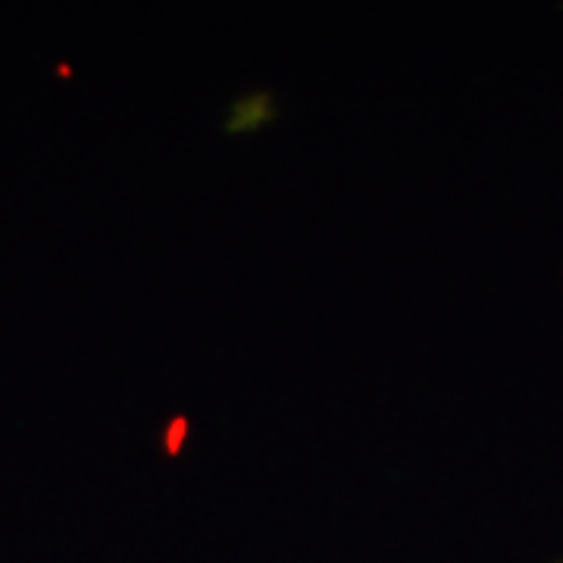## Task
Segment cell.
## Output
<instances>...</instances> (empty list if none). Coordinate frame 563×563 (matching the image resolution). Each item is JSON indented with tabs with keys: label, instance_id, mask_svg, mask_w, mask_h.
<instances>
[{
	"label": "cell",
	"instance_id": "6da1fadb",
	"mask_svg": "<svg viewBox=\"0 0 563 563\" xmlns=\"http://www.w3.org/2000/svg\"><path fill=\"white\" fill-rule=\"evenodd\" d=\"M279 120V101L276 95H269L266 88H254V91H244L235 101L229 103V113L222 122V132L225 135H254L261 132L266 122Z\"/></svg>",
	"mask_w": 563,
	"mask_h": 563
},
{
	"label": "cell",
	"instance_id": "7a4b0ae2",
	"mask_svg": "<svg viewBox=\"0 0 563 563\" xmlns=\"http://www.w3.org/2000/svg\"><path fill=\"white\" fill-rule=\"evenodd\" d=\"M188 439H191V417H188L185 410H179V413H173V417L161 426L157 444H161L163 457H166L169 463L179 461Z\"/></svg>",
	"mask_w": 563,
	"mask_h": 563
}]
</instances>
